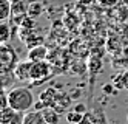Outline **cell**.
Here are the masks:
<instances>
[{
    "instance_id": "1",
    "label": "cell",
    "mask_w": 128,
    "mask_h": 124,
    "mask_svg": "<svg viewBox=\"0 0 128 124\" xmlns=\"http://www.w3.org/2000/svg\"><path fill=\"white\" fill-rule=\"evenodd\" d=\"M10 106L17 112H28L34 106V95L26 87H17L8 93Z\"/></svg>"
},
{
    "instance_id": "2",
    "label": "cell",
    "mask_w": 128,
    "mask_h": 124,
    "mask_svg": "<svg viewBox=\"0 0 128 124\" xmlns=\"http://www.w3.org/2000/svg\"><path fill=\"white\" fill-rule=\"evenodd\" d=\"M0 64H2V74H8V73H14L17 64H19V58L17 53L11 45L8 44H2L0 47Z\"/></svg>"
},
{
    "instance_id": "3",
    "label": "cell",
    "mask_w": 128,
    "mask_h": 124,
    "mask_svg": "<svg viewBox=\"0 0 128 124\" xmlns=\"http://www.w3.org/2000/svg\"><path fill=\"white\" fill-rule=\"evenodd\" d=\"M51 74V65L45 61H39V62H32L31 67V81L32 84H39L42 81H45L46 78H50Z\"/></svg>"
},
{
    "instance_id": "4",
    "label": "cell",
    "mask_w": 128,
    "mask_h": 124,
    "mask_svg": "<svg viewBox=\"0 0 128 124\" xmlns=\"http://www.w3.org/2000/svg\"><path fill=\"white\" fill-rule=\"evenodd\" d=\"M31 67H32V61H23V62H19L14 70V76L16 79H19L22 82L25 81H31Z\"/></svg>"
},
{
    "instance_id": "5",
    "label": "cell",
    "mask_w": 128,
    "mask_h": 124,
    "mask_svg": "<svg viewBox=\"0 0 128 124\" xmlns=\"http://www.w3.org/2000/svg\"><path fill=\"white\" fill-rule=\"evenodd\" d=\"M48 56V50L46 47L43 45H34L30 48V53H28V59L32 61V62H39V61H45Z\"/></svg>"
},
{
    "instance_id": "6",
    "label": "cell",
    "mask_w": 128,
    "mask_h": 124,
    "mask_svg": "<svg viewBox=\"0 0 128 124\" xmlns=\"http://www.w3.org/2000/svg\"><path fill=\"white\" fill-rule=\"evenodd\" d=\"M23 124H48V122L43 118L40 110H36V112H26L25 113Z\"/></svg>"
},
{
    "instance_id": "7",
    "label": "cell",
    "mask_w": 128,
    "mask_h": 124,
    "mask_svg": "<svg viewBox=\"0 0 128 124\" xmlns=\"http://www.w3.org/2000/svg\"><path fill=\"white\" fill-rule=\"evenodd\" d=\"M40 112H42L43 118L46 119L48 124H59V119H60L59 118V112L54 109V107H45Z\"/></svg>"
},
{
    "instance_id": "8",
    "label": "cell",
    "mask_w": 128,
    "mask_h": 124,
    "mask_svg": "<svg viewBox=\"0 0 128 124\" xmlns=\"http://www.w3.org/2000/svg\"><path fill=\"white\" fill-rule=\"evenodd\" d=\"M16 113L17 110H14L11 106L2 109V112H0V124H10V121L16 116Z\"/></svg>"
},
{
    "instance_id": "9",
    "label": "cell",
    "mask_w": 128,
    "mask_h": 124,
    "mask_svg": "<svg viewBox=\"0 0 128 124\" xmlns=\"http://www.w3.org/2000/svg\"><path fill=\"white\" fill-rule=\"evenodd\" d=\"M12 13V5L10 3V0H0V19L6 20Z\"/></svg>"
},
{
    "instance_id": "10",
    "label": "cell",
    "mask_w": 128,
    "mask_h": 124,
    "mask_svg": "<svg viewBox=\"0 0 128 124\" xmlns=\"http://www.w3.org/2000/svg\"><path fill=\"white\" fill-rule=\"evenodd\" d=\"M82 119H84V113H79V112H76L74 109L66 113V121H68L70 124H79Z\"/></svg>"
},
{
    "instance_id": "11",
    "label": "cell",
    "mask_w": 128,
    "mask_h": 124,
    "mask_svg": "<svg viewBox=\"0 0 128 124\" xmlns=\"http://www.w3.org/2000/svg\"><path fill=\"white\" fill-rule=\"evenodd\" d=\"M93 124H106V118L100 107H96L93 112Z\"/></svg>"
},
{
    "instance_id": "12",
    "label": "cell",
    "mask_w": 128,
    "mask_h": 124,
    "mask_svg": "<svg viewBox=\"0 0 128 124\" xmlns=\"http://www.w3.org/2000/svg\"><path fill=\"white\" fill-rule=\"evenodd\" d=\"M26 14H28L31 19L40 16V14H42V5H40V3H37V2L30 3V6H28V13H26Z\"/></svg>"
},
{
    "instance_id": "13",
    "label": "cell",
    "mask_w": 128,
    "mask_h": 124,
    "mask_svg": "<svg viewBox=\"0 0 128 124\" xmlns=\"http://www.w3.org/2000/svg\"><path fill=\"white\" fill-rule=\"evenodd\" d=\"M10 37H11L10 26H8V23H2L0 25V40H2V44H6L10 40Z\"/></svg>"
},
{
    "instance_id": "14",
    "label": "cell",
    "mask_w": 128,
    "mask_h": 124,
    "mask_svg": "<svg viewBox=\"0 0 128 124\" xmlns=\"http://www.w3.org/2000/svg\"><path fill=\"white\" fill-rule=\"evenodd\" d=\"M128 73L124 76H116V79H114V85H116V87L117 89H128Z\"/></svg>"
},
{
    "instance_id": "15",
    "label": "cell",
    "mask_w": 128,
    "mask_h": 124,
    "mask_svg": "<svg viewBox=\"0 0 128 124\" xmlns=\"http://www.w3.org/2000/svg\"><path fill=\"white\" fill-rule=\"evenodd\" d=\"M23 118H25V113L23 112H17L16 116L10 121V124H23Z\"/></svg>"
},
{
    "instance_id": "16",
    "label": "cell",
    "mask_w": 128,
    "mask_h": 124,
    "mask_svg": "<svg viewBox=\"0 0 128 124\" xmlns=\"http://www.w3.org/2000/svg\"><path fill=\"white\" fill-rule=\"evenodd\" d=\"M117 2H119V0H97V3H99L100 6H104V8H111V6H114Z\"/></svg>"
},
{
    "instance_id": "17",
    "label": "cell",
    "mask_w": 128,
    "mask_h": 124,
    "mask_svg": "<svg viewBox=\"0 0 128 124\" xmlns=\"http://www.w3.org/2000/svg\"><path fill=\"white\" fill-rule=\"evenodd\" d=\"M74 110H76V112H79V113H84V115L88 112V110H86V106H85V104H82V102L76 104V106H74Z\"/></svg>"
},
{
    "instance_id": "18",
    "label": "cell",
    "mask_w": 128,
    "mask_h": 124,
    "mask_svg": "<svg viewBox=\"0 0 128 124\" xmlns=\"http://www.w3.org/2000/svg\"><path fill=\"white\" fill-rule=\"evenodd\" d=\"M110 87H113V85H110V84L104 85V92H105V93H110V90H111V89H110Z\"/></svg>"
},
{
    "instance_id": "19",
    "label": "cell",
    "mask_w": 128,
    "mask_h": 124,
    "mask_svg": "<svg viewBox=\"0 0 128 124\" xmlns=\"http://www.w3.org/2000/svg\"><path fill=\"white\" fill-rule=\"evenodd\" d=\"M122 2H124V3H125L126 6H128V0H122Z\"/></svg>"
},
{
    "instance_id": "20",
    "label": "cell",
    "mask_w": 128,
    "mask_h": 124,
    "mask_svg": "<svg viewBox=\"0 0 128 124\" xmlns=\"http://www.w3.org/2000/svg\"><path fill=\"white\" fill-rule=\"evenodd\" d=\"M26 2H30V3H34V2H36V0H26Z\"/></svg>"
},
{
    "instance_id": "21",
    "label": "cell",
    "mask_w": 128,
    "mask_h": 124,
    "mask_svg": "<svg viewBox=\"0 0 128 124\" xmlns=\"http://www.w3.org/2000/svg\"><path fill=\"white\" fill-rule=\"evenodd\" d=\"M126 121H128V116H126Z\"/></svg>"
}]
</instances>
